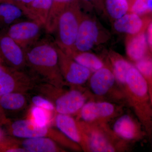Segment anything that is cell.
<instances>
[{
    "label": "cell",
    "mask_w": 152,
    "mask_h": 152,
    "mask_svg": "<svg viewBox=\"0 0 152 152\" xmlns=\"http://www.w3.org/2000/svg\"><path fill=\"white\" fill-rule=\"evenodd\" d=\"M25 53L26 68L36 80L60 88L66 85L60 72L55 42L39 39L27 49Z\"/></svg>",
    "instance_id": "6da1fadb"
},
{
    "label": "cell",
    "mask_w": 152,
    "mask_h": 152,
    "mask_svg": "<svg viewBox=\"0 0 152 152\" xmlns=\"http://www.w3.org/2000/svg\"><path fill=\"white\" fill-rule=\"evenodd\" d=\"M124 96L149 135L152 131V103L148 85L140 72L133 66L121 88Z\"/></svg>",
    "instance_id": "7a4b0ae2"
},
{
    "label": "cell",
    "mask_w": 152,
    "mask_h": 152,
    "mask_svg": "<svg viewBox=\"0 0 152 152\" xmlns=\"http://www.w3.org/2000/svg\"><path fill=\"white\" fill-rule=\"evenodd\" d=\"M65 91L45 83L36 85L35 89L39 94L51 101L58 113L74 115H77L87 102L89 95L79 86Z\"/></svg>",
    "instance_id": "3957f363"
},
{
    "label": "cell",
    "mask_w": 152,
    "mask_h": 152,
    "mask_svg": "<svg viewBox=\"0 0 152 152\" xmlns=\"http://www.w3.org/2000/svg\"><path fill=\"white\" fill-rule=\"evenodd\" d=\"M6 134L18 139L31 138H50L64 148L75 151H82L81 148L71 141L58 129L51 126H39L33 124L28 119L15 121L8 120L3 126Z\"/></svg>",
    "instance_id": "277c9868"
},
{
    "label": "cell",
    "mask_w": 152,
    "mask_h": 152,
    "mask_svg": "<svg viewBox=\"0 0 152 152\" xmlns=\"http://www.w3.org/2000/svg\"><path fill=\"white\" fill-rule=\"evenodd\" d=\"M78 121L85 134L88 152H123L129 149V142L117 135L108 124Z\"/></svg>",
    "instance_id": "5b68a950"
},
{
    "label": "cell",
    "mask_w": 152,
    "mask_h": 152,
    "mask_svg": "<svg viewBox=\"0 0 152 152\" xmlns=\"http://www.w3.org/2000/svg\"><path fill=\"white\" fill-rule=\"evenodd\" d=\"M83 16L77 1L69 6L59 18L54 32V42L66 54L75 51V42Z\"/></svg>",
    "instance_id": "8992f818"
},
{
    "label": "cell",
    "mask_w": 152,
    "mask_h": 152,
    "mask_svg": "<svg viewBox=\"0 0 152 152\" xmlns=\"http://www.w3.org/2000/svg\"><path fill=\"white\" fill-rule=\"evenodd\" d=\"M36 80L23 70L0 64V97L13 92L27 93L34 89Z\"/></svg>",
    "instance_id": "52a82bcc"
},
{
    "label": "cell",
    "mask_w": 152,
    "mask_h": 152,
    "mask_svg": "<svg viewBox=\"0 0 152 152\" xmlns=\"http://www.w3.org/2000/svg\"><path fill=\"white\" fill-rule=\"evenodd\" d=\"M118 113V107L110 102L90 101L82 107L76 120L88 124H108Z\"/></svg>",
    "instance_id": "ba28073f"
},
{
    "label": "cell",
    "mask_w": 152,
    "mask_h": 152,
    "mask_svg": "<svg viewBox=\"0 0 152 152\" xmlns=\"http://www.w3.org/2000/svg\"><path fill=\"white\" fill-rule=\"evenodd\" d=\"M56 47L60 72L66 85L80 86L84 84L89 79L92 72L66 54L56 45Z\"/></svg>",
    "instance_id": "9c48e42d"
},
{
    "label": "cell",
    "mask_w": 152,
    "mask_h": 152,
    "mask_svg": "<svg viewBox=\"0 0 152 152\" xmlns=\"http://www.w3.org/2000/svg\"><path fill=\"white\" fill-rule=\"evenodd\" d=\"M42 28L32 20H20L11 25L6 32L25 51L39 40Z\"/></svg>",
    "instance_id": "30bf717a"
},
{
    "label": "cell",
    "mask_w": 152,
    "mask_h": 152,
    "mask_svg": "<svg viewBox=\"0 0 152 152\" xmlns=\"http://www.w3.org/2000/svg\"><path fill=\"white\" fill-rule=\"evenodd\" d=\"M0 59L3 65L15 69L26 68L25 51L6 31H0Z\"/></svg>",
    "instance_id": "8fae6325"
},
{
    "label": "cell",
    "mask_w": 152,
    "mask_h": 152,
    "mask_svg": "<svg viewBox=\"0 0 152 152\" xmlns=\"http://www.w3.org/2000/svg\"><path fill=\"white\" fill-rule=\"evenodd\" d=\"M53 124L68 138L88 152L86 137L78 121L70 115L55 113Z\"/></svg>",
    "instance_id": "7c38bea8"
},
{
    "label": "cell",
    "mask_w": 152,
    "mask_h": 152,
    "mask_svg": "<svg viewBox=\"0 0 152 152\" xmlns=\"http://www.w3.org/2000/svg\"><path fill=\"white\" fill-rule=\"evenodd\" d=\"M99 35V31L96 23L83 15L79 25L74 51H89L97 42Z\"/></svg>",
    "instance_id": "4fadbf2b"
},
{
    "label": "cell",
    "mask_w": 152,
    "mask_h": 152,
    "mask_svg": "<svg viewBox=\"0 0 152 152\" xmlns=\"http://www.w3.org/2000/svg\"><path fill=\"white\" fill-rule=\"evenodd\" d=\"M88 80L93 94L101 98L108 96L117 82L113 70L105 66L94 72Z\"/></svg>",
    "instance_id": "5bb4252c"
},
{
    "label": "cell",
    "mask_w": 152,
    "mask_h": 152,
    "mask_svg": "<svg viewBox=\"0 0 152 152\" xmlns=\"http://www.w3.org/2000/svg\"><path fill=\"white\" fill-rule=\"evenodd\" d=\"M112 129L119 137L129 142L138 140L142 136L138 123L128 114L119 117L114 123Z\"/></svg>",
    "instance_id": "9a60e30c"
},
{
    "label": "cell",
    "mask_w": 152,
    "mask_h": 152,
    "mask_svg": "<svg viewBox=\"0 0 152 152\" xmlns=\"http://www.w3.org/2000/svg\"><path fill=\"white\" fill-rule=\"evenodd\" d=\"M27 93L13 92L0 97V108L8 120L27 107L28 99Z\"/></svg>",
    "instance_id": "2e32d148"
},
{
    "label": "cell",
    "mask_w": 152,
    "mask_h": 152,
    "mask_svg": "<svg viewBox=\"0 0 152 152\" xmlns=\"http://www.w3.org/2000/svg\"><path fill=\"white\" fill-rule=\"evenodd\" d=\"M18 140L19 145L26 152H65L61 145L50 138L39 137Z\"/></svg>",
    "instance_id": "e0dca14e"
},
{
    "label": "cell",
    "mask_w": 152,
    "mask_h": 152,
    "mask_svg": "<svg viewBox=\"0 0 152 152\" xmlns=\"http://www.w3.org/2000/svg\"><path fill=\"white\" fill-rule=\"evenodd\" d=\"M145 23L140 15L130 12L116 20L114 28L119 33L134 35L144 31Z\"/></svg>",
    "instance_id": "ac0fdd59"
},
{
    "label": "cell",
    "mask_w": 152,
    "mask_h": 152,
    "mask_svg": "<svg viewBox=\"0 0 152 152\" xmlns=\"http://www.w3.org/2000/svg\"><path fill=\"white\" fill-rule=\"evenodd\" d=\"M148 45L145 32L132 35L126 45V52L129 58L136 62L147 57Z\"/></svg>",
    "instance_id": "d6986e66"
},
{
    "label": "cell",
    "mask_w": 152,
    "mask_h": 152,
    "mask_svg": "<svg viewBox=\"0 0 152 152\" xmlns=\"http://www.w3.org/2000/svg\"><path fill=\"white\" fill-rule=\"evenodd\" d=\"M53 0H33L26 12L25 17L45 27Z\"/></svg>",
    "instance_id": "ffe728a7"
},
{
    "label": "cell",
    "mask_w": 152,
    "mask_h": 152,
    "mask_svg": "<svg viewBox=\"0 0 152 152\" xmlns=\"http://www.w3.org/2000/svg\"><path fill=\"white\" fill-rule=\"evenodd\" d=\"M23 12L13 3L0 4V31H6L12 24L22 20Z\"/></svg>",
    "instance_id": "44dd1931"
},
{
    "label": "cell",
    "mask_w": 152,
    "mask_h": 152,
    "mask_svg": "<svg viewBox=\"0 0 152 152\" xmlns=\"http://www.w3.org/2000/svg\"><path fill=\"white\" fill-rule=\"evenodd\" d=\"M68 56L93 72L104 66L99 57L89 51H74Z\"/></svg>",
    "instance_id": "7402d4cb"
},
{
    "label": "cell",
    "mask_w": 152,
    "mask_h": 152,
    "mask_svg": "<svg viewBox=\"0 0 152 152\" xmlns=\"http://www.w3.org/2000/svg\"><path fill=\"white\" fill-rule=\"evenodd\" d=\"M55 113L32 105L26 118L39 126H51Z\"/></svg>",
    "instance_id": "603a6c76"
},
{
    "label": "cell",
    "mask_w": 152,
    "mask_h": 152,
    "mask_svg": "<svg viewBox=\"0 0 152 152\" xmlns=\"http://www.w3.org/2000/svg\"><path fill=\"white\" fill-rule=\"evenodd\" d=\"M113 72L117 83L122 88L126 84L129 71L133 65L122 57H118L112 60Z\"/></svg>",
    "instance_id": "cb8c5ba5"
},
{
    "label": "cell",
    "mask_w": 152,
    "mask_h": 152,
    "mask_svg": "<svg viewBox=\"0 0 152 152\" xmlns=\"http://www.w3.org/2000/svg\"><path fill=\"white\" fill-rule=\"evenodd\" d=\"M105 5L110 16L115 20L121 18L129 10L128 0H105Z\"/></svg>",
    "instance_id": "d4e9b609"
},
{
    "label": "cell",
    "mask_w": 152,
    "mask_h": 152,
    "mask_svg": "<svg viewBox=\"0 0 152 152\" xmlns=\"http://www.w3.org/2000/svg\"><path fill=\"white\" fill-rule=\"evenodd\" d=\"M129 10L139 15L152 12V0H129Z\"/></svg>",
    "instance_id": "484cf974"
},
{
    "label": "cell",
    "mask_w": 152,
    "mask_h": 152,
    "mask_svg": "<svg viewBox=\"0 0 152 152\" xmlns=\"http://www.w3.org/2000/svg\"><path fill=\"white\" fill-rule=\"evenodd\" d=\"M30 101L33 105L42 108L53 113H56L53 104L42 95L39 94L33 96Z\"/></svg>",
    "instance_id": "4316f807"
},
{
    "label": "cell",
    "mask_w": 152,
    "mask_h": 152,
    "mask_svg": "<svg viewBox=\"0 0 152 152\" xmlns=\"http://www.w3.org/2000/svg\"><path fill=\"white\" fill-rule=\"evenodd\" d=\"M12 1L14 4L21 9L25 14L33 0H12Z\"/></svg>",
    "instance_id": "83f0119b"
},
{
    "label": "cell",
    "mask_w": 152,
    "mask_h": 152,
    "mask_svg": "<svg viewBox=\"0 0 152 152\" xmlns=\"http://www.w3.org/2000/svg\"><path fill=\"white\" fill-rule=\"evenodd\" d=\"M146 34L148 48L152 52V21L150 22L147 26Z\"/></svg>",
    "instance_id": "f1b7e54d"
},
{
    "label": "cell",
    "mask_w": 152,
    "mask_h": 152,
    "mask_svg": "<svg viewBox=\"0 0 152 152\" xmlns=\"http://www.w3.org/2000/svg\"><path fill=\"white\" fill-rule=\"evenodd\" d=\"M8 120L2 110L0 108V126H3L7 121Z\"/></svg>",
    "instance_id": "f546056e"
},
{
    "label": "cell",
    "mask_w": 152,
    "mask_h": 152,
    "mask_svg": "<svg viewBox=\"0 0 152 152\" xmlns=\"http://www.w3.org/2000/svg\"><path fill=\"white\" fill-rule=\"evenodd\" d=\"M6 135H7V134H6L4 130V129H3L2 126H0V141L3 140L6 137Z\"/></svg>",
    "instance_id": "4dcf8cb0"
},
{
    "label": "cell",
    "mask_w": 152,
    "mask_h": 152,
    "mask_svg": "<svg viewBox=\"0 0 152 152\" xmlns=\"http://www.w3.org/2000/svg\"><path fill=\"white\" fill-rule=\"evenodd\" d=\"M4 3H13V4H14L12 0H0V4Z\"/></svg>",
    "instance_id": "1f68e13d"
},
{
    "label": "cell",
    "mask_w": 152,
    "mask_h": 152,
    "mask_svg": "<svg viewBox=\"0 0 152 152\" xmlns=\"http://www.w3.org/2000/svg\"><path fill=\"white\" fill-rule=\"evenodd\" d=\"M83 1H84L85 2H94L95 1H96V0H83Z\"/></svg>",
    "instance_id": "d6a6232c"
},
{
    "label": "cell",
    "mask_w": 152,
    "mask_h": 152,
    "mask_svg": "<svg viewBox=\"0 0 152 152\" xmlns=\"http://www.w3.org/2000/svg\"><path fill=\"white\" fill-rule=\"evenodd\" d=\"M0 64H3L2 63L1 61V59H0Z\"/></svg>",
    "instance_id": "836d02e7"
},
{
    "label": "cell",
    "mask_w": 152,
    "mask_h": 152,
    "mask_svg": "<svg viewBox=\"0 0 152 152\" xmlns=\"http://www.w3.org/2000/svg\"><path fill=\"white\" fill-rule=\"evenodd\" d=\"M128 1H129V0H128Z\"/></svg>",
    "instance_id": "e575fe53"
}]
</instances>
